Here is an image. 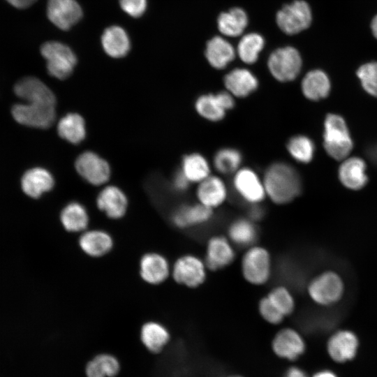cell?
Segmentation results:
<instances>
[{"label": "cell", "instance_id": "cell-32", "mask_svg": "<svg viewBox=\"0 0 377 377\" xmlns=\"http://www.w3.org/2000/svg\"><path fill=\"white\" fill-rule=\"evenodd\" d=\"M181 171L191 182L200 183L210 175L207 160L199 153L185 156L182 162Z\"/></svg>", "mask_w": 377, "mask_h": 377}, {"label": "cell", "instance_id": "cell-31", "mask_svg": "<svg viewBox=\"0 0 377 377\" xmlns=\"http://www.w3.org/2000/svg\"><path fill=\"white\" fill-rule=\"evenodd\" d=\"M64 228L73 232L84 231L89 223V216L84 206L73 202L68 204L60 215Z\"/></svg>", "mask_w": 377, "mask_h": 377}, {"label": "cell", "instance_id": "cell-19", "mask_svg": "<svg viewBox=\"0 0 377 377\" xmlns=\"http://www.w3.org/2000/svg\"><path fill=\"white\" fill-rule=\"evenodd\" d=\"M196 197L199 203L214 210L226 200L228 190L221 178L209 175L198 183Z\"/></svg>", "mask_w": 377, "mask_h": 377}, {"label": "cell", "instance_id": "cell-10", "mask_svg": "<svg viewBox=\"0 0 377 377\" xmlns=\"http://www.w3.org/2000/svg\"><path fill=\"white\" fill-rule=\"evenodd\" d=\"M232 184L237 194L251 205H260L266 197L263 179L249 168L235 172Z\"/></svg>", "mask_w": 377, "mask_h": 377}, {"label": "cell", "instance_id": "cell-48", "mask_svg": "<svg viewBox=\"0 0 377 377\" xmlns=\"http://www.w3.org/2000/svg\"><path fill=\"white\" fill-rule=\"evenodd\" d=\"M311 377H338L330 370L323 369L316 372Z\"/></svg>", "mask_w": 377, "mask_h": 377}, {"label": "cell", "instance_id": "cell-22", "mask_svg": "<svg viewBox=\"0 0 377 377\" xmlns=\"http://www.w3.org/2000/svg\"><path fill=\"white\" fill-rule=\"evenodd\" d=\"M127 198L123 191L114 186L103 188L97 198V206L111 219L122 217L127 209Z\"/></svg>", "mask_w": 377, "mask_h": 377}, {"label": "cell", "instance_id": "cell-11", "mask_svg": "<svg viewBox=\"0 0 377 377\" xmlns=\"http://www.w3.org/2000/svg\"><path fill=\"white\" fill-rule=\"evenodd\" d=\"M11 112L18 123L40 128H48L55 119V106L45 104H17Z\"/></svg>", "mask_w": 377, "mask_h": 377}, {"label": "cell", "instance_id": "cell-27", "mask_svg": "<svg viewBox=\"0 0 377 377\" xmlns=\"http://www.w3.org/2000/svg\"><path fill=\"white\" fill-rule=\"evenodd\" d=\"M205 57L213 68L220 70L234 59L235 52L230 43L220 36H215L207 43Z\"/></svg>", "mask_w": 377, "mask_h": 377}, {"label": "cell", "instance_id": "cell-45", "mask_svg": "<svg viewBox=\"0 0 377 377\" xmlns=\"http://www.w3.org/2000/svg\"><path fill=\"white\" fill-rule=\"evenodd\" d=\"M283 377H310L304 369L297 366H291L285 371Z\"/></svg>", "mask_w": 377, "mask_h": 377}, {"label": "cell", "instance_id": "cell-44", "mask_svg": "<svg viewBox=\"0 0 377 377\" xmlns=\"http://www.w3.org/2000/svg\"><path fill=\"white\" fill-rule=\"evenodd\" d=\"M189 184L190 182L181 170L177 172L174 175L172 184L176 191L183 192L187 190Z\"/></svg>", "mask_w": 377, "mask_h": 377}, {"label": "cell", "instance_id": "cell-34", "mask_svg": "<svg viewBox=\"0 0 377 377\" xmlns=\"http://www.w3.org/2000/svg\"><path fill=\"white\" fill-rule=\"evenodd\" d=\"M120 370L118 360L110 354H100L88 362L87 377H114Z\"/></svg>", "mask_w": 377, "mask_h": 377}, {"label": "cell", "instance_id": "cell-4", "mask_svg": "<svg viewBox=\"0 0 377 377\" xmlns=\"http://www.w3.org/2000/svg\"><path fill=\"white\" fill-rule=\"evenodd\" d=\"M42 56L47 61L48 73L58 79H66L72 73L77 58L66 45L54 40L47 41L40 48Z\"/></svg>", "mask_w": 377, "mask_h": 377}, {"label": "cell", "instance_id": "cell-25", "mask_svg": "<svg viewBox=\"0 0 377 377\" xmlns=\"http://www.w3.org/2000/svg\"><path fill=\"white\" fill-rule=\"evenodd\" d=\"M21 183L22 188L27 195L38 198L43 193L52 189L54 179L47 170L35 168L24 174Z\"/></svg>", "mask_w": 377, "mask_h": 377}, {"label": "cell", "instance_id": "cell-47", "mask_svg": "<svg viewBox=\"0 0 377 377\" xmlns=\"http://www.w3.org/2000/svg\"><path fill=\"white\" fill-rule=\"evenodd\" d=\"M13 6L17 8H26L31 6L36 0H6Z\"/></svg>", "mask_w": 377, "mask_h": 377}, {"label": "cell", "instance_id": "cell-20", "mask_svg": "<svg viewBox=\"0 0 377 377\" xmlns=\"http://www.w3.org/2000/svg\"><path fill=\"white\" fill-rule=\"evenodd\" d=\"M223 83L226 90L234 97L244 98L258 87L257 77L248 69L235 68L226 75Z\"/></svg>", "mask_w": 377, "mask_h": 377}, {"label": "cell", "instance_id": "cell-14", "mask_svg": "<svg viewBox=\"0 0 377 377\" xmlns=\"http://www.w3.org/2000/svg\"><path fill=\"white\" fill-rule=\"evenodd\" d=\"M77 172L88 182L101 185L106 182L110 177L108 163L96 154L86 151L80 155L75 161Z\"/></svg>", "mask_w": 377, "mask_h": 377}, {"label": "cell", "instance_id": "cell-7", "mask_svg": "<svg viewBox=\"0 0 377 377\" xmlns=\"http://www.w3.org/2000/svg\"><path fill=\"white\" fill-rule=\"evenodd\" d=\"M343 292V284L338 274L322 273L313 278L307 286L310 298L316 304L327 306L337 302Z\"/></svg>", "mask_w": 377, "mask_h": 377}, {"label": "cell", "instance_id": "cell-16", "mask_svg": "<svg viewBox=\"0 0 377 377\" xmlns=\"http://www.w3.org/2000/svg\"><path fill=\"white\" fill-rule=\"evenodd\" d=\"M358 346V339L353 332L340 330L328 339L327 350L330 358L334 362L343 363L355 357Z\"/></svg>", "mask_w": 377, "mask_h": 377}, {"label": "cell", "instance_id": "cell-6", "mask_svg": "<svg viewBox=\"0 0 377 377\" xmlns=\"http://www.w3.org/2000/svg\"><path fill=\"white\" fill-rule=\"evenodd\" d=\"M207 270L204 259L193 254H186L175 261L171 273L177 283L196 288L206 281Z\"/></svg>", "mask_w": 377, "mask_h": 377}, {"label": "cell", "instance_id": "cell-49", "mask_svg": "<svg viewBox=\"0 0 377 377\" xmlns=\"http://www.w3.org/2000/svg\"><path fill=\"white\" fill-rule=\"evenodd\" d=\"M371 27L373 34L377 39V15H376L372 20Z\"/></svg>", "mask_w": 377, "mask_h": 377}, {"label": "cell", "instance_id": "cell-33", "mask_svg": "<svg viewBox=\"0 0 377 377\" xmlns=\"http://www.w3.org/2000/svg\"><path fill=\"white\" fill-rule=\"evenodd\" d=\"M59 135L73 144L84 140L86 134L84 121L76 113H69L63 117L57 126Z\"/></svg>", "mask_w": 377, "mask_h": 377}, {"label": "cell", "instance_id": "cell-23", "mask_svg": "<svg viewBox=\"0 0 377 377\" xmlns=\"http://www.w3.org/2000/svg\"><path fill=\"white\" fill-rule=\"evenodd\" d=\"M303 95L309 100L317 101L325 98L331 90V82L323 71L315 69L309 71L301 82Z\"/></svg>", "mask_w": 377, "mask_h": 377}, {"label": "cell", "instance_id": "cell-1", "mask_svg": "<svg viewBox=\"0 0 377 377\" xmlns=\"http://www.w3.org/2000/svg\"><path fill=\"white\" fill-rule=\"evenodd\" d=\"M263 182L266 197L276 205L293 201L302 191L299 173L285 162H275L267 167Z\"/></svg>", "mask_w": 377, "mask_h": 377}, {"label": "cell", "instance_id": "cell-29", "mask_svg": "<svg viewBox=\"0 0 377 377\" xmlns=\"http://www.w3.org/2000/svg\"><path fill=\"white\" fill-rule=\"evenodd\" d=\"M219 31L225 36L236 37L242 34L248 24V17L240 8L221 13L217 20Z\"/></svg>", "mask_w": 377, "mask_h": 377}, {"label": "cell", "instance_id": "cell-50", "mask_svg": "<svg viewBox=\"0 0 377 377\" xmlns=\"http://www.w3.org/2000/svg\"><path fill=\"white\" fill-rule=\"evenodd\" d=\"M222 377H243L240 375H237V374H230V375H228V376H222Z\"/></svg>", "mask_w": 377, "mask_h": 377}, {"label": "cell", "instance_id": "cell-12", "mask_svg": "<svg viewBox=\"0 0 377 377\" xmlns=\"http://www.w3.org/2000/svg\"><path fill=\"white\" fill-rule=\"evenodd\" d=\"M235 258L233 244L228 237L216 235L207 240L204 260L208 270L218 271L226 268Z\"/></svg>", "mask_w": 377, "mask_h": 377}, {"label": "cell", "instance_id": "cell-37", "mask_svg": "<svg viewBox=\"0 0 377 377\" xmlns=\"http://www.w3.org/2000/svg\"><path fill=\"white\" fill-rule=\"evenodd\" d=\"M291 157L302 163H309L313 158L315 145L311 139L304 135H297L290 138L286 145Z\"/></svg>", "mask_w": 377, "mask_h": 377}, {"label": "cell", "instance_id": "cell-41", "mask_svg": "<svg viewBox=\"0 0 377 377\" xmlns=\"http://www.w3.org/2000/svg\"><path fill=\"white\" fill-rule=\"evenodd\" d=\"M258 309L260 317L270 325H279L286 319L271 305L266 296L259 300Z\"/></svg>", "mask_w": 377, "mask_h": 377}, {"label": "cell", "instance_id": "cell-43", "mask_svg": "<svg viewBox=\"0 0 377 377\" xmlns=\"http://www.w3.org/2000/svg\"><path fill=\"white\" fill-rule=\"evenodd\" d=\"M216 96L223 109L227 112L235 106L234 96L228 91H219Z\"/></svg>", "mask_w": 377, "mask_h": 377}, {"label": "cell", "instance_id": "cell-8", "mask_svg": "<svg viewBox=\"0 0 377 377\" xmlns=\"http://www.w3.org/2000/svg\"><path fill=\"white\" fill-rule=\"evenodd\" d=\"M311 11L304 1L297 0L284 6L276 13V23L280 29L288 35L296 34L311 22Z\"/></svg>", "mask_w": 377, "mask_h": 377}, {"label": "cell", "instance_id": "cell-21", "mask_svg": "<svg viewBox=\"0 0 377 377\" xmlns=\"http://www.w3.org/2000/svg\"><path fill=\"white\" fill-rule=\"evenodd\" d=\"M170 272L168 261L158 253H147L140 260V275L142 279L149 283L156 285L165 281Z\"/></svg>", "mask_w": 377, "mask_h": 377}, {"label": "cell", "instance_id": "cell-39", "mask_svg": "<svg viewBox=\"0 0 377 377\" xmlns=\"http://www.w3.org/2000/svg\"><path fill=\"white\" fill-rule=\"evenodd\" d=\"M242 161L241 152L232 147H225L217 151L214 156V165L221 174L236 172Z\"/></svg>", "mask_w": 377, "mask_h": 377}, {"label": "cell", "instance_id": "cell-13", "mask_svg": "<svg viewBox=\"0 0 377 377\" xmlns=\"http://www.w3.org/2000/svg\"><path fill=\"white\" fill-rule=\"evenodd\" d=\"M47 15L57 27L66 31L80 20L82 10L76 0H47Z\"/></svg>", "mask_w": 377, "mask_h": 377}, {"label": "cell", "instance_id": "cell-2", "mask_svg": "<svg viewBox=\"0 0 377 377\" xmlns=\"http://www.w3.org/2000/svg\"><path fill=\"white\" fill-rule=\"evenodd\" d=\"M323 147L327 154L337 161H343L350 154L353 142L344 119L330 113L324 121Z\"/></svg>", "mask_w": 377, "mask_h": 377}, {"label": "cell", "instance_id": "cell-26", "mask_svg": "<svg viewBox=\"0 0 377 377\" xmlns=\"http://www.w3.org/2000/svg\"><path fill=\"white\" fill-rule=\"evenodd\" d=\"M82 250L92 257H100L108 253L113 246L111 236L101 230L85 231L79 239Z\"/></svg>", "mask_w": 377, "mask_h": 377}, {"label": "cell", "instance_id": "cell-5", "mask_svg": "<svg viewBox=\"0 0 377 377\" xmlns=\"http://www.w3.org/2000/svg\"><path fill=\"white\" fill-rule=\"evenodd\" d=\"M302 61L299 52L288 46L274 50L269 57L267 67L272 75L278 81L294 80L300 73Z\"/></svg>", "mask_w": 377, "mask_h": 377}, {"label": "cell", "instance_id": "cell-30", "mask_svg": "<svg viewBox=\"0 0 377 377\" xmlns=\"http://www.w3.org/2000/svg\"><path fill=\"white\" fill-rule=\"evenodd\" d=\"M140 337L144 346L152 353L161 351L170 338L168 329L156 322L145 323L141 329Z\"/></svg>", "mask_w": 377, "mask_h": 377}, {"label": "cell", "instance_id": "cell-24", "mask_svg": "<svg viewBox=\"0 0 377 377\" xmlns=\"http://www.w3.org/2000/svg\"><path fill=\"white\" fill-rule=\"evenodd\" d=\"M101 44L108 55L121 58L127 54L131 48V42L126 31L121 27L111 26L103 31Z\"/></svg>", "mask_w": 377, "mask_h": 377}, {"label": "cell", "instance_id": "cell-3", "mask_svg": "<svg viewBox=\"0 0 377 377\" xmlns=\"http://www.w3.org/2000/svg\"><path fill=\"white\" fill-rule=\"evenodd\" d=\"M241 272L244 279L253 286L266 284L272 274V259L264 246L252 245L247 248L241 259Z\"/></svg>", "mask_w": 377, "mask_h": 377}, {"label": "cell", "instance_id": "cell-46", "mask_svg": "<svg viewBox=\"0 0 377 377\" xmlns=\"http://www.w3.org/2000/svg\"><path fill=\"white\" fill-rule=\"evenodd\" d=\"M264 212L259 205H251V208L249 211V216L251 220L256 221L263 217Z\"/></svg>", "mask_w": 377, "mask_h": 377}, {"label": "cell", "instance_id": "cell-17", "mask_svg": "<svg viewBox=\"0 0 377 377\" xmlns=\"http://www.w3.org/2000/svg\"><path fill=\"white\" fill-rule=\"evenodd\" d=\"M15 94L27 103L55 106L52 91L39 79L28 77L18 81L14 87Z\"/></svg>", "mask_w": 377, "mask_h": 377}, {"label": "cell", "instance_id": "cell-35", "mask_svg": "<svg viewBox=\"0 0 377 377\" xmlns=\"http://www.w3.org/2000/svg\"><path fill=\"white\" fill-rule=\"evenodd\" d=\"M265 296L271 305L285 318L293 313L295 302L288 287L283 285L276 286L272 288Z\"/></svg>", "mask_w": 377, "mask_h": 377}, {"label": "cell", "instance_id": "cell-15", "mask_svg": "<svg viewBox=\"0 0 377 377\" xmlns=\"http://www.w3.org/2000/svg\"><path fill=\"white\" fill-rule=\"evenodd\" d=\"M213 214V209L199 202L186 204L173 212L171 220L176 227L186 229L204 226L212 220Z\"/></svg>", "mask_w": 377, "mask_h": 377}, {"label": "cell", "instance_id": "cell-18", "mask_svg": "<svg viewBox=\"0 0 377 377\" xmlns=\"http://www.w3.org/2000/svg\"><path fill=\"white\" fill-rule=\"evenodd\" d=\"M341 161L338 170L341 183L351 190L363 188L368 180L365 161L357 156H348Z\"/></svg>", "mask_w": 377, "mask_h": 377}, {"label": "cell", "instance_id": "cell-28", "mask_svg": "<svg viewBox=\"0 0 377 377\" xmlns=\"http://www.w3.org/2000/svg\"><path fill=\"white\" fill-rule=\"evenodd\" d=\"M258 237L255 221L250 218H238L232 221L228 228V238L239 246L249 247L254 245Z\"/></svg>", "mask_w": 377, "mask_h": 377}, {"label": "cell", "instance_id": "cell-40", "mask_svg": "<svg viewBox=\"0 0 377 377\" xmlns=\"http://www.w3.org/2000/svg\"><path fill=\"white\" fill-rule=\"evenodd\" d=\"M356 74L364 90L369 95L377 97V62L362 65Z\"/></svg>", "mask_w": 377, "mask_h": 377}, {"label": "cell", "instance_id": "cell-9", "mask_svg": "<svg viewBox=\"0 0 377 377\" xmlns=\"http://www.w3.org/2000/svg\"><path fill=\"white\" fill-rule=\"evenodd\" d=\"M271 349L276 357L293 362L306 350V343L302 334L295 329L286 327L280 329L273 337Z\"/></svg>", "mask_w": 377, "mask_h": 377}, {"label": "cell", "instance_id": "cell-36", "mask_svg": "<svg viewBox=\"0 0 377 377\" xmlns=\"http://www.w3.org/2000/svg\"><path fill=\"white\" fill-rule=\"evenodd\" d=\"M195 108L200 117L211 121H221L226 113L216 94H207L198 96L195 103Z\"/></svg>", "mask_w": 377, "mask_h": 377}, {"label": "cell", "instance_id": "cell-38", "mask_svg": "<svg viewBox=\"0 0 377 377\" xmlns=\"http://www.w3.org/2000/svg\"><path fill=\"white\" fill-rule=\"evenodd\" d=\"M263 38L258 34L251 33L244 36L237 46V53L241 60L252 64L258 60L259 53L264 47Z\"/></svg>", "mask_w": 377, "mask_h": 377}, {"label": "cell", "instance_id": "cell-42", "mask_svg": "<svg viewBox=\"0 0 377 377\" xmlns=\"http://www.w3.org/2000/svg\"><path fill=\"white\" fill-rule=\"evenodd\" d=\"M121 9L133 17H139L147 8V0H119Z\"/></svg>", "mask_w": 377, "mask_h": 377}]
</instances>
